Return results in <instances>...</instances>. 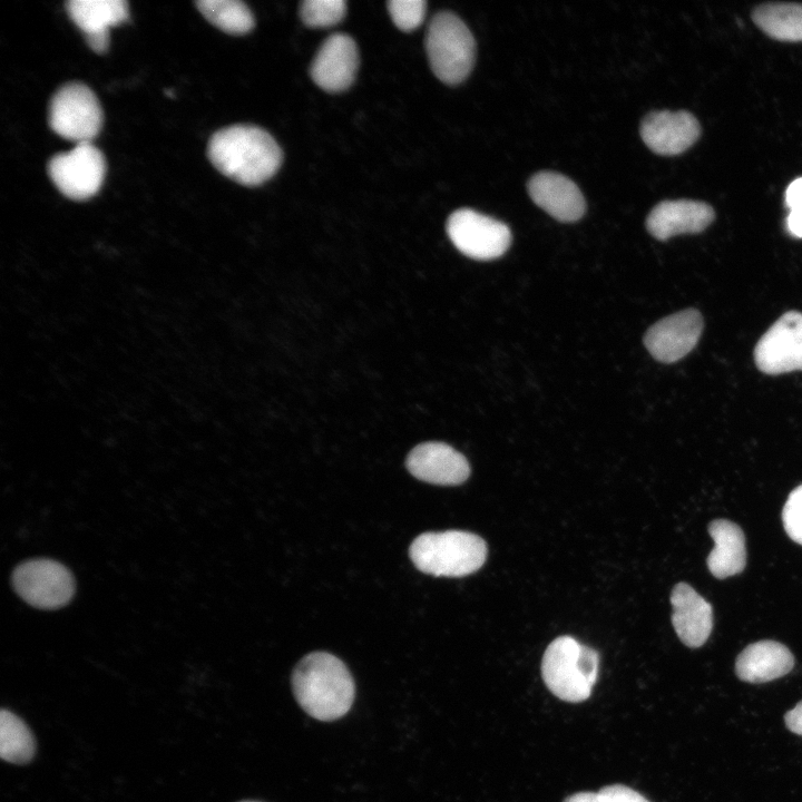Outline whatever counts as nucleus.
<instances>
[{"mask_svg":"<svg viewBox=\"0 0 802 802\" xmlns=\"http://www.w3.org/2000/svg\"><path fill=\"white\" fill-rule=\"evenodd\" d=\"M207 156L218 172L245 186H257L270 179L283 159L274 138L251 125H234L214 133L208 140Z\"/></svg>","mask_w":802,"mask_h":802,"instance_id":"nucleus-1","label":"nucleus"},{"mask_svg":"<svg viewBox=\"0 0 802 802\" xmlns=\"http://www.w3.org/2000/svg\"><path fill=\"white\" fill-rule=\"evenodd\" d=\"M292 688L300 706L320 721L345 715L355 692L345 664L325 652L311 653L297 663L292 674Z\"/></svg>","mask_w":802,"mask_h":802,"instance_id":"nucleus-2","label":"nucleus"},{"mask_svg":"<svg viewBox=\"0 0 802 802\" xmlns=\"http://www.w3.org/2000/svg\"><path fill=\"white\" fill-rule=\"evenodd\" d=\"M486 541L468 531L424 532L410 546V558L424 574L462 577L476 573L487 558Z\"/></svg>","mask_w":802,"mask_h":802,"instance_id":"nucleus-3","label":"nucleus"},{"mask_svg":"<svg viewBox=\"0 0 802 802\" xmlns=\"http://www.w3.org/2000/svg\"><path fill=\"white\" fill-rule=\"evenodd\" d=\"M598 653L570 636L554 639L544 653L542 679L558 698L569 703L586 701L597 681Z\"/></svg>","mask_w":802,"mask_h":802,"instance_id":"nucleus-4","label":"nucleus"},{"mask_svg":"<svg viewBox=\"0 0 802 802\" xmlns=\"http://www.w3.org/2000/svg\"><path fill=\"white\" fill-rule=\"evenodd\" d=\"M426 50L436 77L447 85H457L473 67L476 41L457 14L441 11L429 23Z\"/></svg>","mask_w":802,"mask_h":802,"instance_id":"nucleus-5","label":"nucleus"},{"mask_svg":"<svg viewBox=\"0 0 802 802\" xmlns=\"http://www.w3.org/2000/svg\"><path fill=\"white\" fill-rule=\"evenodd\" d=\"M50 128L60 137L90 143L102 126V110L94 91L81 82H68L51 97L48 108Z\"/></svg>","mask_w":802,"mask_h":802,"instance_id":"nucleus-6","label":"nucleus"},{"mask_svg":"<svg viewBox=\"0 0 802 802\" xmlns=\"http://www.w3.org/2000/svg\"><path fill=\"white\" fill-rule=\"evenodd\" d=\"M47 173L66 197L85 200L99 190L106 174V162L96 146L81 143L67 153L52 156L47 164Z\"/></svg>","mask_w":802,"mask_h":802,"instance_id":"nucleus-7","label":"nucleus"},{"mask_svg":"<svg viewBox=\"0 0 802 802\" xmlns=\"http://www.w3.org/2000/svg\"><path fill=\"white\" fill-rule=\"evenodd\" d=\"M12 585L25 602L42 609L65 606L75 593V580L69 569L45 558L20 564L12 574Z\"/></svg>","mask_w":802,"mask_h":802,"instance_id":"nucleus-8","label":"nucleus"},{"mask_svg":"<svg viewBox=\"0 0 802 802\" xmlns=\"http://www.w3.org/2000/svg\"><path fill=\"white\" fill-rule=\"evenodd\" d=\"M446 229L452 244L473 260L498 258L511 243V233L506 224L470 208L453 212Z\"/></svg>","mask_w":802,"mask_h":802,"instance_id":"nucleus-9","label":"nucleus"},{"mask_svg":"<svg viewBox=\"0 0 802 802\" xmlns=\"http://www.w3.org/2000/svg\"><path fill=\"white\" fill-rule=\"evenodd\" d=\"M754 360L766 374L802 370V313L790 311L777 319L759 340Z\"/></svg>","mask_w":802,"mask_h":802,"instance_id":"nucleus-10","label":"nucleus"},{"mask_svg":"<svg viewBox=\"0 0 802 802\" xmlns=\"http://www.w3.org/2000/svg\"><path fill=\"white\" fill-rule=\"evenodd\" d=\"M702 331L701 313L695 309H687L652 325L644 335V344L655 360L673 363L695 348Z\"/></svg>","mask_w":802,"mask_h":802,"instance_id":"nucleus-11","label":"nucleus"},{"mask_svg":"<svg viewBox=\"0 0 802 802\" xmlns=\"http://www.w3.org/2000/svg\"><path fill=\"white\" fill-rule=\"evenodd\" d=\"M701 135L696 117L686 111H652L640 124V136L655 154L675 156L693 146Z\"/></svg>","mask_w":802,"mask_h":802,"instance_id":"nucleus-12","label":"nucleus"},{"mask_svg":"<svg viewBox=\"0 0 802 802\" xmlns=\"http://www.w3.org/2000/svg\"><path fill=\"white\" fill-rule=\"evenodd\" d=\"M358 65L354 40L349 35L334 33L322 43L313 59L311 77L323 90L340 92L352 85Z\"/></svg>","mask_w":802,"mask_h":802,"instance_id":"nucleus-13","label":"nucleus"},{"mask_svg":"<svg viewBox=\"0 0 802 802\" xmlns=\"http://www.w3.org/2000/svg\"><path fill=\"white\" fill-rule=\"evenodd\" d=\"M415 478L440 486H458L469 475V462L463 454L443 442H424L411 450L407 461Z\"/></svg>","mask_w":802,"mask_h":802,"instance_id":"nucleus-14","label":"nucleus"},{"mask_svg":"<svg viewBox=\"0 0 802 802\" xmlns=\"http://www.w3.org/2000/svg\"><path fill=\"white\" fill-rule=\"evenodd\" d=\"M714 218L713 207L705 202L663 200L649 212L646 228L656 239L665 241L675 235L701 233Z\"/></svg>","mask_w":802,"mask_h":802,"instance_id":"nucleus-15","label":"nucleus"},{"mask_svg":"<svg viewBox=\"0 0 802 802\" xmlns=\"http://www.w3.org/2000/svg\"><path fill=\"white\" fill-rule=\"evenodd\" d=\"M531 199L559 222H575L586 209L584 196L568 177L555 172H539L528 182Z\"/></svg>","mask_w":802,"mask_h":802,"instance_id":"nucleus-16","label":"nucleus"},{"mask_svg":"<svg viewBox=\"0 0 802 802\" xmlns=\"http://www.w3.org/2000/svg\"><path fill=\"white\" fill-rule=\"evenodd\" d=\"M672 624L684 645L702 646L713 628L712 605L692 586L678 583L671 593Z\"/></svg>","mask_w":802,"mask_h":802,"instance_id":"nucleus-17","label":"nucleus"},{"mask_svg":"<svg viewBox=\"0 0 802 802\" xmlns=\"http://www.w3.org/2000/svg\"><path fill=\"white\" fill-rule=\"evenodd\" d=\"M794 665L790 649L775 640H759L747 645L737 656L735 673L747 683H765L786 675Z\"/></svg>","mask_w":802,"mask_h":802,"instance_id":"nucleus-18","label":"nucleus"},{"mask_svg":"<svg viewBox=\"0 0 802 802\" xmlns=\"http://www.w3.org/2000/svg\"><path fill=\"white\" fill-rule=\"evenodd\" d=\"M707 530L714 541L706 558L710 573L718 579L742 573L746 565V548L741 527L727 519H715Z\"/></svg>","mask_w":802,"mask_h":802,"instance_id":"nucleus-19","label":"nucleus"},{"mask_svg":"<svg viewBox=\"0 0 802 802\" xmlns=\"http://www.w3.org/2000/svg\"><path fill=\"white\" fill-rule=\"evenodd\" d=\"M66 10L85 37L108 33L110 27L125 22L129 17L128 4L124 0H70Z\"/></svg>","mask_w":802,"mask_h":802,"instance_id":"nucleus-20","label":"nucleus"},{"mask_svg":"<svg viewBox=\"0 0 802 802\" xmlns=\"http://www.w3.org/2000/svg\"><path fill=\"white\" fill-rule=\"evenodd\" d=\"M752 20L757 28L775 40L802 41V3H762L753 9Z\"/></svg>","mask_w":802,"mask_h":802,"instance_id":"nucleus-21","label":"nucleus"},{"mask_svg":"<svg viewBox=\"0 0 802 802\" xmlns=\"http://www.w3.org/2000/svg\"><path fill=\"white\" fill-rule=\"evenodd\" d=\"M199 12L214 26L231 35H243L254 27L248 7L238 0H199Z\"/></svg>","mask_w":802,"mask_h":802,"instance_id":"nucleus-22","label":"nucleus"},{"mask_svg":"<svg viewBox=\"0 0 802 802\" xmlns=\"http://www.w3.org/2000/svg\"><path fill=\"white\" fill-rule=\"evenodd\" d=\"M35 754V740L28 726L7 710L0 713V755L2 760L25 764Z\"/></svg>","mask_w":802,"mask_h":802,"instance_id":"nucleus-23","label":"nucleus"},{"mask_svg":"<svg viewBox=\"0 0 802 802\" xmlns=\"http://www.w3.org/2000/svg\"><path fill=\"white\" fill-rule=\"evenodd\" d=\"M343 0H305L301 3L302 21L310 28H327L339 23L345 16Z\"/></svg>","mask_w":802,"mask_h":802,"instance_id":"nucleus-24","label":"nucleus"},{"mask_svg":"<svg viewBox=\"0 0 802 802\" xmlns=\"http://www.w3.org/2000/svg\"><path fill=\"white\" fill-rule=\"evenodd\" d=\"M387 4L394 25L405 32L418 28L426 17L424 0H390Z\"/></svg>","mask_w":802,"mask_h":802,"instance_id":"nucleus-25","label":"nucleus"},{"mask_svg":"<svg viewBox=\"0 0 802 802\" xmlns=\"http://www.w3.org/2000/svg\"><path fill=\"white\" fill-rule=\"evenodd\" d=\"M564 802H651L637 791L614 784L602 788L597 792H578L569 795Z\"/></svg>","mask_w":802,"mask_h":802,"instance_id":"nucleus-26","label":"nucleus"},{"mask_svg":"<svg viewBox=\"0 0 802 802\" xmlns=\"http://www.w3.org/2000/svg\"><path fill=\"white\" fill-rule=\"evenodd\" d=\"M782 521L788 536L802 545V485L790 492L782 510Z\"/></svg>","mask_w":802,"mask_h":802,"instance_id":"nucleus-27","label":"nucleus"},{"mask_svg":"<svg viewBox=\"0 0 802 802\" xmlns=\"http://www.w3.org/2000/svg\"><path fill=\"white\" fill-rule=\"evenodd\" d=\"M785 205L790 211L802 207V177H798L788 186Z\"/></svg>","mask_w":802,"mask_h":802,"instance_id":"nucleus-28","label":"nucleus"},{"mask_svg":"<svg viewBox=\"0 0 802 802\" xmlns=\"http://www.w3.org/2000/svg\"><path fill=\"white\" fill-rule=\"evenodd\" d=\"M784 721L791 732L802 735V701L785 714Z\"/></svg>","mask_w":802,"mask_h":802,"instance_id":"nucleus-29","label":"nucleus"},{"mask_svg":"<svg viewBox=\"0 0 802 802\" xmlns=\"http://www.w3.org/2000/svg\"><path fill=\"white\" fill-rule=\"evenodd\" d=\"M789 232L795 237H802V207L790 211L786 219Z\"/></svg>","mask_w":802,"mask_h":802,"instance_id":"nucleus-30","label":"nucleus"},{"mask_svg":"<svg viewBox=\"0 0 802 802\" xmlns=\"http://www.w3.org/2000/svg\"><path fill=\"white\" fill-rule=\"evenodd\" d=\"M243 802H257V801H243Z\"/></svg>","mask_w":802,"mask_h":802,"instance_id":"nucleus-31","label":"nucleus"}]
</instances>
